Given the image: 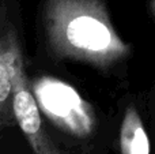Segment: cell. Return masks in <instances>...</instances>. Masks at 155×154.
<instances>
[{"mask_svg":"<svg viewBox=\"0 0 155 154\" xmlns=\"http://www.w3.org/2000/svg\"><path fill=\"white\" fill-rule=\"evenodd\" d=\"M12 74V113L34 154H67L52 139L44 123L41 111L33 95L25 70L23 48L18 46L11 65Z\"/></svg>","mask_w":155,"mask_h":154,"instance_id":"obj_2","label":"cell"},{"mask_svg":"<svg viewBox=\"0 0 155 154\" xmlns=\"http://www.w3.org/2000/svg\"><path fill=\"white\" fill-rule=\"evenodd\" d=\"M121 154H150V141L134 104L125 109L120 128Z\"/></svg>","mask_w":155,"mask_h":154,"instance_id":"obj_5","label":"cell"},{"mask_svg":"<svg viewBox=\"0 0 155 154\" xmlns=\"http://www.w3.org/2000/svg\"><path fill=\"white\" fill-rule=\"evenodd\" d=\"M42 26L46 46L59 59L110 70L131 55L99 0H49Z\"/></svg>","mask_w":155,"mask_h":154,"instance_id":"obj_1","label":"cell"},{"mask_svg":"<svg viewBox=\"0 0 155 154\" xmlns=\"http://www.w3.org/2000/svg\"><path fill=\"white\" fill-rule=\"evenodd\" d=\"M19 45H22V41L18 29L7 11L0 7V131L15 122L12 113L11 65Z\"/></svg>","mask_w":155,"mask_h":154,"instance_id":"obj_4","label":"cell"},{"mask_svg":"<svg viewBox=\"0 0 155 154\" xmlns=\"http://www.w3.org/2000/svg\"><path fill=\"white\" fill-rule=\"evenodd\" d=\"M35 102L54 123L76 136H87L93 130L94 117L87 104L71 86L52 78H42L33 87Z\"/></svg>","mask_w":155,"mask_h":154,"instance_id":"obj_3","label":"cell"}]
</instances>
